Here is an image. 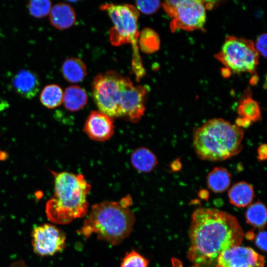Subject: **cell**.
Masks as SVG:
<instances>
[{
    "label": "cell",
    "instance_id": "1",
    "mask_svg": "<svg viewBox=\"0 0 267 267\" xmlns=\"http://www.w3.org/2000/svg\"><path fill=\"white\" fill-rule=\"evenodd\" d=\"M187 258L197 267H216L220 255L240 245L244 236L237 219L214 208H199L192 215Z\"/></svg>",
    "mask_w": 267,
    "mask_h": 267
},
{
    "label": "cell",
    "instance_id": "29",
    "mask_svg": "<svg viewBox=\"0 0 267 267\" xmlns=\"http://www.w3.org/2000/svg\"><path fill=\"white\" fill-rule=\"evenodd\" d=\"M252 124L253 123L247 118L238 117L235 120V125L239 128L243 129L250 127Z\"/></svg>",
    "mask_w": 267,
    "mask_h": 267
},
{
    "label": "cell",
    "instance_id": "25",
    "mask_svg": "<svg viewBox=\"0 0 267 267\" xmlns=\"http://www.w3.org/2000/svg\"><path fill=\"white\" fill-rule=\"evenodd\" d=\"M135 5L138 10L145 14H151L157 11L161 2L159 0H137Z\"/></svg>",
    "mask_w": 267,
    "mask_h": 267
},
{
    "label": "cell",
    "instance_id": "11",
    "mask_svg": "<svg viewBox=\"0 0 267 267\" xmlns=\"http://www.w3.org/2000/svg\"><path fill=\"white\" fill-rule=\"evenodd\" d=\"M84 131L92 140L98 141L107 140L114 134L113 119L100 111H92L86 121Z\"/></svg>",
    "mask_w": 267,
    "mask_h": 267
},
{
    "label": "cell",
    "instance_id": "19",
    "mask_svg": "<svg viewBox=\"0 0 267 267\" xmlns=\"http://www.w3.org/2000/svg\"><path fill=\"white\" fill-rule=\"evenodd\" d=\"M238 117L247 118L253 123L262 119L259 103L250 95L243 97L239 101L237 107Z\"/></svg>",
    "mask_w": 267,
    "mask_h": 267
},
{
    "label": "cell",
    "instance_id": "10",
    "mask_svg": "<svg viewBox=\"0 0 267 267\" xmlns=\"http://www.w3.org/2000/svg\"><path fill=\"white\" fill-rule=\"evenodd\" d=\"M265 258L254 249L239 245L222 252L216 267H264Z\"/></svg>",
    "mask_w": 267,
    "mask_h": 267
},
{
    "label": "cell",
    "instance_id": "12",
    "mask_svg": "<svg viewBox=\"0 0 267 267\" xmlns=\"http://www.w3.org/2000/svg\"><path fill=\"white\" fill-rule=\"evenodd\" d=\"M12 85L17 94L25 98L31 99L35 97L40 90V79L35 72L22 69L13 77Z\"/></svg>",
    "mask_w": 267,
    "mask_h": 267
},
{
    "label": "cell",
    "instance_id": "21",
    "mask_svg": "<svg viewBox=\"0 0 267 267\" xmlns=\"http://www.w3.org/2000/svg\"><path fill=\"white\" fill-rule=\"evenodd\" d=\"M245 217L247 223L253 226L263 228L266 224L267 209L260 201L250 204L246 211Z\"/></svg>",
    "mask_w": 267,
    "mask_h": 267
},
{
    "label": "cell",
    "instance_id": "28",
    "mask_svg": "<svg viewBox=\"0 0 267 267\" xmlns=\"http://www.w3.org/2000/svg\"><path fill=\"white\" fill-rule=\"evenodd\" d=\"M267 158V146L266 143L260 145L257 150V159L259 161L266 160Z\"/></svg>",
    "mask_w": 267,
    "mask_h": 267
},
{
    "label": "cell",
    "instance_id": "2",
    "mask_svg": "<svg viewBox=\"0 0 267 267\" xmlns=\"http://www.w3.org/2000/svg\"><path fill=\"white\" fill-rule=\"evenodd\" d=\"M147 92L145 86H134L129 78L114 71L97 75L92 83L93 98L99 111L133 123L144 115Z\"/></svg>",
    "mask_w": 267,
    "mask_h": 267
},
{
    "label": "cell",
    "instance_id": "8",
    "mask_svg": "<svg viewBox=\"0 0 267 267\" xmlns=\"http://www.w3.org/2000/svg\"><path fill=\"white\" fill-rule=\"evenodd\" d=\"M165 12L172 18V32L203 29L206 22V8L203 0H166L162 4Z\"/></svg>",
    "mask_w": 267,
    "mask_h": 267
},
{
    "label": "cell",
    "instance_id": "16",
    "mask_svg": "<svg viewBox=\"0 0 267 267\" xmlns=\"http://www.w3.org/2000/svg\"><path fill=\"white\" fill-rule=\"evenodd\" d=\"M231 175L225 168H214L207 175L206 182L208 187L214 193H222L230 185Z\"/></svg>",
    "mask_w": 267,
    "mask_h": 267
},
{
    "label": "cell",
    "instance_id": "34",
    "mask_svg": "<svg viewBox=\"0 0 267 267\" xmlns=\"http://www.w3.org/2000/svg\"><path fill=\"white\" fill-rule=\"evenodd\" d=\"M231 72L227 69V68H224L223 69V71H222V75L224 77H228L229 75H230Z\"/></svg>",
    "mask_w": 267,
    "mask_h": 267
},
{
    "label": "cell",
    "instance_id": "31",
    "mask_svg": "<svg viewBox=\"0 0 267 267\" xmlns=\"http://www.w3.org/2000/svg\"><path fill=\"white\" fill-rule=\"evenodd\" d=\"M198 196L202 199L207 200L209 196V191L205 189H200L198 192Z\"/></svg>",
    "mask_w": 267,
    "mask_h": 267
},
{
    "label": "cell",
    "instance_id": "22",
    "mask_svg": "<svg viewBox=\"0 0 267 267\" xmlns=\"http://www.w3.org/2000/svg\"><path fill=\"white\" fill-rule=\"evenodd\" d=\"M160 39L158 34L150 28L144 29L139 38L141 49L145 52L152 53L160 47Z\"/></svg>",
    "mask_w": 267,
    "mask_h": 267
},
{
    "label": "cell",
    "instance_id": "15",
    "mask_svg": "<svg viewBox=\"0 0 267 267\" xmlns=\"http://www.w3.org/2000/svg\"><path fill=\"white\" fill-rule=\"evenodd\" d=\"M133 166L138 171L148 173L154 169L158 164L155 154L146 147H139L133 151L131 156Z\"/></svg>",
    "mask_w": 267,
    "mask_h": 267
},
{
    "label": "cell",
    "instance_id": "6",
    "mask_svg": "<svg viewBox=\"0 0 267 267\" xmlns=\"http://www.w3.org/2000/svg\"><path fill=\"white\" fill-rule=\"evenodd\" d=\"M100 8L107 12L113 23L109 32L111 44L116 46L132 44L134 50V58H139L137 45L139 36L137 30L139 12L137 8L131 4L113 3L102 5Z\"/></svg>",
    "mask_w": 267,
    "mask_h": 267
},
{
    "label": "cell",
    "instance_id": "33",
    "mask_svg": "<svg viewBox=\"0 0 267 267\" xmlns=\"http://www.w3.org/2000/svg\"><path fill=\"white\" fill-rule=\"evenodd\" d=\"M255 235L254 232L252 230H251L246 233L245 236L247 239L250 240H253Z\"/></svg>",
    "mask_w": 267,
    "mask_h": 267
},
{
    "label": "cell",
    "instance_id": "4",
    "mask_svg": "<svg viewBox=\"0 0 267 267\" xmlns=\"http://www.w3.org/2000/svg\"><path fill=\"white\" fill-rule=\"evenodd\" d=\"M54 191L46 204L45 212L51 222L67 224L83 218L88 211L87 196L91 186L82 174L52 171Z\"/></svg>",
    "mask_w": 267,
    "mask_h": 267
},
{
    "label": "cell",
    "instance_id": "17",
    "mask_svg": "<svg viewBox=\"0 0 267 267\" xmlns=\"http://www.w3.org/2000/svg\"><path fill=\"white\" fill-rule=\"evenodd\" d=\"M61 72L64 78L71 83L82 82L87 75V67L80 59L70 57L62 64Z\"/></svg>",
    "mask_w": 267,
    "mask_h": 267
},
{
    "label": "cell",
    "instance_id": "9",
    "mask_svg": "<svg viewBox=\"0 0 267 267\" xmlns=\"http://www.w3.org/2000/svg\"><path fill=\"white\" fill-rule=\"evenodd\" d=\"M32 237L34 251L40 256L53 255L62 251L65 247V233L50 224L46 223L35 227Z\"/></svg>",
    "mask_w": 267,
    "mask_h": 267
},
{
    "label": "cell",
    "instance_id": "3",
    "mask_svg": "<svg viewBox=\"0 0 267 267\" xmlns=\"http://www.w3.org/2000/svg\"><path fill=\"white\" fill-rule=\"evenodd\" d=\"M130 195L120 201H104L93 205L88 217L77 232L85 238L92 234L112 245H118L132 232L135 217L130 208Z\"/></svg>",
    "mask_w": 267,
    "mask_h": 267
},
{
    "label": "cell",
    "instance_id": "20",
    "mask_svg": "<svg viewBox=\"0 0 267 267\" xmlns=\"http://www.w3.org/2000/svg\"><path fill=\"white\" fill-rule=\"evenodd\" d=\"M63 91L56 84H50L42 89L40 100L42 104L49 109L55 108L62 103Z\"/></svg>",
    "mask_w": 267,
    "mask_h": 267
},
{
    "label": "cell",
    "instance_id": "27",
    "mask_svg": "<svg viewBox=\"0 0 267 267\" xmlns=\"http://www.w3.org/2000/svg\"><path fill=\"white\" fill-rule=\"evenodd\" d=\"M256 246L264 252L267 250V232L261 231L254 237V239Z\"/></svg>",
    "mask_w": 267,
    "mask_h": 267
},
{
    "label": "cell",
    "instance_id": "23",
    "mask_svg": "<svg viewBox=\"0 0 267 267\" xmlns=\"http://www.w3.org/2000/svg\"><path fill=\"white\" fill-rule=\"evenodd\" d=\"M27 7L32 16L41 18L49 15L52 7V3L48 0H31L29 1Z\"/></svg>",
    "mask_w": 267,
    "mask_h": 267
},
{
    "label": "cell",
    "instance_id": "7",
    "mask_svg": "<svg viewBox=\"0 0 267 267\" xmlns=\"http://www.w3.org/2000/svg\"><path fill=\"white\" fill-rule=\"evenodd\" d=\"M215 57L230 72L253 73L259 63V54L251 40L228 36Z\"/></svg>",
    "mask_w": 267,
    "mask_h": 267
},
{
    "label": "cell",
    "instance_id": "13",
    "mask_svg": "<svg viewBox=\"0 0 267 267\" xmlns=\"http://www.w3.org/2000/svg\"><path fill=\"white\" fill-rule=\"evenodd\" d=\"M49 22L55 28L64 30L72 26L76 21V13L73 8L63 2L52 6L49 14Z\"/></svg>",
    "mask_w": 267,
    "mask_h": 267
},
{
    "label": "cell",
    "instance_id": "18",
    "mask_svg": "<svg viewBox=\"0 0 267 267\" xmlns=\"http://www.w3.org/2000/svg\"><path fill=\"white\" fill-rule=\"evenodd\" d=\"M88 95L86 91L79 86L74 85L67 87L63 92L62 103L70 111L82 109L87 103Z\"/></svg>",
    "mask_w": 267,
    "mask_h": 267
},
{
    "label": "cell",
    "instance_id": "14",
    "mask_svg": "<svg viewBox=\"0 0 267 267\" xmlns=\"http://www.w3.org/2000/svg\"><path fill=\"white\" fill-rule=\"evenodd\" d=\"M228 197L230 203L237 207L249 206L255 197L254 187L246 181H238L229 188Z\"/></svg>",
    "mask_w": 267,
    "mask_h": 267
},
{
    "label": "cell",
    "instance_id": "32",
    "mask_svg": "<svg viewBox=\"0 0 267 267\" xmlns=\"http://www.w3.org/2000/svg\"><path fill=\"white\" fill-rule=\"evenodd\" d=\"M172 267H182V265L179 260L174 258L172 259ZM194 267H197L195 266Z\"/></svg>",
    "mask_w": 267,
    "mask_h": 267
},
{
    "label": "cell",
    "instance_id": "26",
    "mask_svg": "<svg viewBox=\"0 0 267 267\" xmlns=\"http://www.w3.org/2000/svg\"><path fill=\"white\" fill-rule=\"evenodd\" d=\"M267 34L263 33L259 35L254 44L255 48L258 54H261L265 58L267 57Z\"/></svg>",
    "mask_w": 267,
    "mask_h": 267
},
{
    "label": "cell",
    "instance_id": "24",
    "mask_svg": "<svg viewBox=\"0 0 267 267\" xmlns=\"http://www.w3.org/2000/svg\"><path fill=\"white\" fill-rule=\"evenodd\" d=\"M148 261L140 254L132 250L126 254L121 267H147Z\"/></svg>",
    "mask_w": 267,
    "mask_h": 267
},
{
    "label": "cell",
    "instance_id": "30",
    "mask_svg": "<svg viewBox=\"0 0 267 267\" xmlns=\"http://www.w3.org/2000/svg\"><path fill=\"white\" fill-rule=\"evenodd\" d=\"M170 167L173 172H177L179 171L181 167V163L179 159H177L173 161L171 164Z\"/></svg>",
    "mask_w": 267,
    "mask_h": 267
},
{
    "label": "cell",
    "instance_id": "5",
    "mask_svg": "<svg viewBox=\"0 0 267 267\" xmlns=\"http://www.w3.org/2000/svg\"><path fill=\"white\" fill-rule=\"evenodd\" d=\"M243 129L222 118L208 120L192 132L193 146L197 156L202 160L222 161L242 150Z\"/></svg>",
    "mask_w": 267,
    "mask_h": 267
}]
</instances>
